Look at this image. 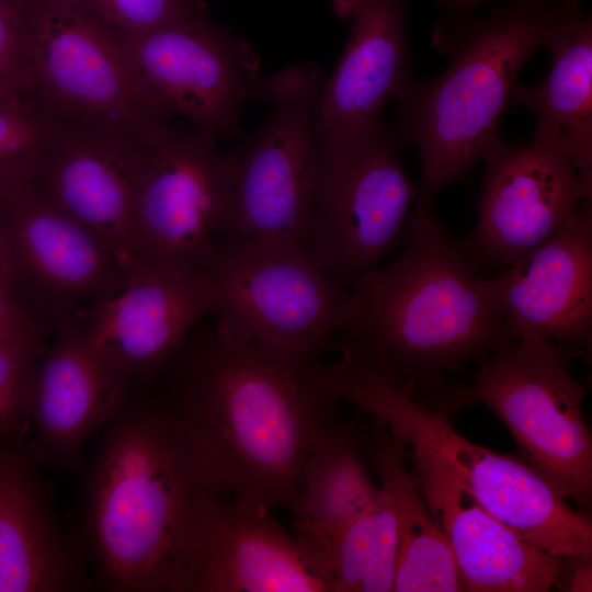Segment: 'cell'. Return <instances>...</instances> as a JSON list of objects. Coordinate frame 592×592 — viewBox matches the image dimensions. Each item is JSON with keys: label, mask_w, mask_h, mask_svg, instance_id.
Segmentation results:
<instances>
[{"label": "cell", "mask_w": 592, "mask_h": 592, "mask_svg": "<svg viewBox=\"0 0 592 592\" xmlns=\"http://www.w3.org/2000/svg\"><path fill=\"white\" fill-rule=\"evenodd\" d=\"M76 537L99 585L183 592L227 491L166 401L127 390L101 429Z\"/></svg>", "instance_id": "6da1fadb"}, {"label": "cell", "mask_w": 592, "mask_h": 592, "mask_svg": "<svg viewBox=\"0 0 592 592\" xmlns=\"http://www.w3.org/2000/svg\"><path fill=\"white\" fill-rule=\"evenodd\" d=\"M309 366L217 323L190 335L168 365L166 402L236 499L294 509L333 403Z\"/></svg>", "instance_id": "7a4b0ae2"}, {"label": "cell", "mask_w": 592, "mask_h": 592, "mask_svg": "<svg viewBox=\"0 0 592 592\" xmlns=\"http://www.w3.org/2000/svg\"><path fill=\"white\" fill-rule=\"evenodd\" d=\"M401 255L351 284L344 346L372 365L423 388L445 385L447 372L514 343L490 278L431 210L410 215Z\"/></svg>", "instance_id": "3957f363"}, {"label": "cell", "mask_w": 592, "mask_h": 592, "mask_svg": "<svg viewBox=\"0 0 592 592\" xmlns=\"http://www.w3.org/2000/svg\"><path fill=\"white\" fill-rule=\"evenodd\" d=\"M570 0H509L482 16L453 11L433 26L435 49L449 58L430 79L414 75L396 95L399 140L420 157L415 208L463 180L498 134L519 73L548 38Z\"/></svg>", "instance_id": "277c9868"}, {"label": "cell", "mask_w": 592, "mask_h": 592, "mask_svg": "<svg viewBox=\"0 0 592 592\" xmlns=\"http://www.w3.org/2000/svg\"><path fill=\"white\" fill-rule=\"evenodd\" d=\"M310 375L333 402L348 400L382 421L407 447L444 459L479 502L520 537L560 556L592 555V525L522 458L462 436L452 424V388L426 389L341 348L340 360Z\"/></svg>", "instance_id": "5b68a950"}, {"label": "cell", "mask_w": 592, "mask_h": 592, "mask_svg": "<svg viewBox=\"0 0 592 592\" xmlns=\"http://www.w3.org/2000/svg\"><path fill=\"white\" fill-rule=\"evenodd\" d=\"M588 389L569 354L538 334L519 339L478 362L457 407L480 402L511 431L522 459L559 496L588 508L592 496V439L582 406Z\"/></svg>", "instance_id": "8992f818"}, {"label": "cell", "mask_w": 592, "mask_h": 592, "mask_svg": "<svg viewBox=\"0 0 592 592\" xmlns=\"http://www.w3.org/2000/svg\"><path fill=\"white\" fill-rule=\"evenodd\" d=\"M218 293L217 325L304 365L340 332L348 293L289 239L216 242L202 269Z\"/></svg>", "instance_id": "52a82bcc"}, {"label": "cell", "mask_w": 592, "mask_h": 592, "mask_svg": "<svg viewBox=\"0 0 592 592\" xmlns=\"http://www.w3.org/2000/svg\"><path fill=\"white\" fill-rule=\"evenodd\" d=\"M384 119L318 146L319 167L305 247L341 287L376 267L402 240L418 187Z\"/></svg>", "instance_id": "ba28073f"}, {"label": "cell", "mask_w": 592, "mask_h": 592, "mask_svg": "<svg viewBox=\"0 0 592 592\" xmlns=\"http://www.w3.org/2000/svg\"><path fill=\"white\" fill-rule=\"evenodd\" d=\"M27 80L57 116L149 145L172 118L141 90L118 33L88 0H35Z\"/></svg>", "instance_id": "9c48e42d"}, {"label": "cell", "mask_w": 592, "mask_h": 592, "mask_svg": "<svg viewBox=\"0 0 592 592\" xmlns=\"http://www.w3.org/2000/svg\"><path fill=\"white\" fill-rule=\"evenodd\" d=\"M118 35L149 102L216 140L236 135L246 101L270 102L273 77L260 75L257 53L210 21L205 8L146 32Z\"/></svg>", "instance_id": "30bf717a"}, {"label": "cell", "mask_w": 592, "mask_h": 592, "mask_svg": "<svg viewBox=\"0 0 592 592\" xmlns=\"http://www.w3.org/2000/svg\"><path fill=\"white\" fill-rule=\"evenodd\" d=\"M322 82L309 62L273 76L269 118L235 149V180L218 230L224 241L282 238L305 246L319 167L312 117Z\"/></svg>", "instance_id": "8fae6325"}, {"label": "cell", "mask_w": 592, "mask_h": 592, "mask_svg": "<svg viewBox=\"0 0 592 592\" xmlns=\"http://www.w3.org/2000/svg\"><path fill=\"white\" fill-rule=\"evenodd\" d=\"M169 123L150 141L134 215L139 260L202 271L216 246L235 173V149Z\"/></svg>", "instance_id": "7c38bea8"}, {"label": "cell", "mask_w": 592, "mask_h": 592, "mask_svg": "<svg viewBox=\"0 0 592 592\" xmlns=\"http://www.w3.org/2000/svg\"><path fill=\"white\" fill-rule=\"evenodd\" d=\"M217 304L206 273L139 261L118 292L76 315L94 352L130 386L164 371Z\"/></svg>", "instance_id": "4fadbf2b"}, {"label": "cell", "mask_w": 592, "mask_h": 592, "mask_svg": "<svg viewBox=\"0 0 592 592\" xmlns=\"http://www.w3.org/2000/svg\"><path fill=\"white\" fill-rule=\"evenodd\" d=\"M475 229L464 248L477 266L505 269L569 219L592 185L559 151L533 140L512 145L499 134L486 146Z\"/></svg>", "instance_id": "5bb4252c"}, {"label": "cell", "mask_w": 592, "mask_h": 592, "mask_svg": "<svg viewBox=\"0 0 592 592\" xmlns=\"http://www.w3.org/2000/svg\"><path fill=\"white\" fill-rule=\"evenodd\" d=\"M149 145L62 119L32 182L91 230L125 273L141 261L135 247L134 215Z\"/></svg>", "instance_id": "9a60e30c"}, {"label": "cell", "mask_w": 592, "mask_h": 592, "mask_svg": "<svg viewBox=\"0 0 592 592\" xmlns=\"http://www.w3.org/2000/svg\"><path fill=\"white\" fill-rule=\"evenodd\" d=\"M0 200L18 273L29 278L55 326L122 288L126 273L107 247L32 182Z\"/></svg>", "instance_id": "2e32d148"}, {"label": "cell", "mask_w": 592, "mask_h": 592, "mask_svg": "<svg viewBox=\"0 0 592 592\" xmlns=\"http://www.w3.org/2000/svg\"><path fill=\"white\" fill-rule=\"evenodd\" d=\"M411 471L444 532L463 591L545 592L555 585L562 557L520 537L479 502L441 457L409 447Z\"/></svg>", "instance_id": "e0dca14e"}, {"label": "cell", "mask_w": 592, "mask_h": 592, "mask_svg": "<svg viewBox=\"0 0 592 592\" xmlns=\"http://www.w3.org/2000/svg\"><path fill=\"white\" fill-rule=\"evenodd\" d=\"M496 303L519 338L592 343V200L542 242L490 278Z\"/></svg>", "instance_id": "ac0fdd59"}, {"label": "cell", "mask_w": 592, "mask_h": 592, "mask_svg": "<svg viewBox=\"0 0 592 592\" xmlns=\"http://www.w3.org/2000/svg\"><path fill=\"white\" fill-rule=\"evenodd\" d=\"M350 30L339 62L323 80L314 109L321 146L383 119V111L413 76L407 0H330Z\"/></svg>", "instance_id": "d6986e66"}, {"label": "cell", "mask_w": 592, "mask_h": 592, "mask_svg": "<svg viewBox=\"0 0 592 592\" xmlns=\"http://www.w3.org/2000/svg\"><path fill=\"white\" fill-rule=\"evenodd\" d=\"M55 327L57 334L31 382L33 440L26 449L37 464L71 470L129 386L91 348L76 314Z\"/></svg>", "instance_id": "ffe728a7"}, {"label": "cell", "mask_w": 592, "mask_h": 592, "mask_svg": "<svg viewBox=\"0 0 592 592\" xmlns=\"http://www.w3.org/2000/svg\"><path fill=\"white\" fill-rule=\"evenodd\" d=\"M27 449L0 446V592L91 587L84 554L60 526Z\"/></svg>", "instance_id": "44dd1931"}, {"label": "cell", "mask_w": 592, "mask_h": 592, "mask_svg": "<svg viewBox=\"0 0 592 592\" xmlns=\"http://www.w3.org/2000/svg\"><path fill=\"white\" fill-rule=\"evenodd\" d=\"M269 512L226 502L200 542L183 592H328L295 537Z\"/></svg>", "instance_id": "7402d4cb"}, {"label": "cell", "mask_w": 592, "mask_h": 592, "mask_svg": "<svg viewBox=\"0 0 592 592\" xmlns=\"http://www.w3.org/2000/svg\"><path fill=\"white\" fill-rule=\"evenodd\" d=\"M570 0L546 47L547 77L535 86H516L513 104L536 117L533 140L563 155L592 185V20Z\"/></svg>", "instance_id": "603a6c76"}, {"label": "cell", "mask_w": 592, "mask_h": 592, "mask_svg": "<svg viewBox=\"0 0 592 592\" xmlns=\"http://www.w3.org/2000/svg\"><path fill=\"white\" fill-rule=\"evenodd\" d=\"M355 428L326 422L301 473V489L291 511L295 539L330 591L333 549L342 532L379 492L367 474Z\"/></svg>", "instance_id": "cb8c5ba5"}, {"label": "cell", "mask_w": 592, "mask_h": 592, "mask_svg": "<svg viewBox=\"0 0 592 592\" xmlns=\"http://www.w3.org/2000/svg\"><path fill=\"white\" fill-rule=\"evenodd\" d=\"M358 445L388 494L397 524L392 591L459 592L460 577L449 543L407 466V446L379 420L356 426Z\"/></svg>", "instance_id": "d4e9b609"}, {"label": "cell", "mask_w": 592, "mask_h": 592, "mask_svg": "<svg viewBox=\"0 0 592 592\" xmlns=\"http://www.w3.org/2000/svg\"><path fill=\"white\" fill-rule=\"evenodd\" d=\"M397 524L391 501L379 487L372 504L340 535L333 549L331 592L392 591Z\"/></svg>", "instance_id": "484cf974"}, {"label": "cell", "mask_w": 592, "mask_h": 592, "mask_svg": "<svg viewBox=\"0 0 592 592\" xmlns=\"http://www.w3.org/2000/svg\"><path fill=\"white\" fill-rule=\"evenodd\" d=\"M61 124L31 88L0 94V194L33 182Z\"/></svg>", "instance_id": "4316f807"}, {"label": "cell", "mask_w": 592, "mask_h": 592, "mask_svg": "<svg viewBox=\"0 0 592 592\" xmlns=\"http://www.w3.org/2000/svg\"><path fill=\"white\" fill-rule=\"evenodd\" d=\"M41 348L0 342V435L27 420L31 382Z\"/></svg>", "instance_id": "83f0119b"}, {"label": "cell", "mask_w": 592, "mask_h": 592, "mask_svg": "<svg viewBox=\"0 0 592 592\" xmlns=\"http://www.w3.org/2000/svg\"><path fill=\"white\" fill-rule=\"evenodd\" d=\"M34 1L0 0V94L30 87L29 33Z\"/></svg>", "instance_id": "f1b7e54d"}, {"label": "cell", "mask_w": 592, "mask_h": 592, "mask_svg": "<svg viewBox=\"0 0 592 592\" xmlns=\"http://www.w3.org/2000/svg\"><path fill=\"white\" fill-rule=\"evenodd\" d=\"M94 12L118 33L146 32L205 5L196 0H88Z\"/></svg>", "instance_id": "f546056e"}, {"label": "cell", "mask_w": 592, "mask_h": 592, "mask_svg": "<svg viewBox=\"0 0 592 592\" xmlns=\"http://www.w3.org/2000/svg\"><path fill=\"white\" fill-rule=\"evenodd\" d=\"M43 330L16 301L13 289L0 283V342L41 348Z\"/></svg>", "instance_id": "4dcf8cb0"}, {"label": "cell", "mask_w": 592, "mask_h": 592, "mask_svg": "<svg viewBox=\"0 0 592 592\" xmlns=\"http://www.w3.org/2000/svg\"><path fill=\"white\" fill-rule=\"evenodd\" d=\"M591 556H568L562 558L561 570L556 580V584L571 592L591 591L592 562Z\"/></svg>", "instance_id": "1f68e13d"}, {"label": "cell", "mask_w": 592, "mask_h": 592, "mask_svg": "<svg viewBox=\"0 0 592 592\" xmlns=\"http://www.w3.org/2000/svg\"><path fill=\"white\" fill-rule=\"evenodd\" d=\"M18 274V266L8 235L3 224L0 223V283L12 288Z\"/></svg>", "instance_id": "d6a6232c"}, {"label": "cell", "mask_w": 592, "mask_h": 592, "mask_svg": "<svg viewBox=\"0 0 592 592\" xmlns=\"http://www.w3.org/2000/svg\"><path fill=\"white\" fill-rule=\"evenodd\" d=\"M441 3L448 7L452 11H467L475 5L483 3L488 0H440Z\"/></svg>", "instance_id": "836d02e7"}, {"label": "cell", "mask_w": 592, "mask_h": 592, "mask_svg": "<svg viewBox=\"0 0 592 592\" xmlns=\"http://www.w3.org/2000/svg\"><path fill=\"white\" fill-rule=\"evenodd\" d=\"M49 1H72V0H49Z\"/></svg>", "instance_id": "e575fe53"}]
</instances>
